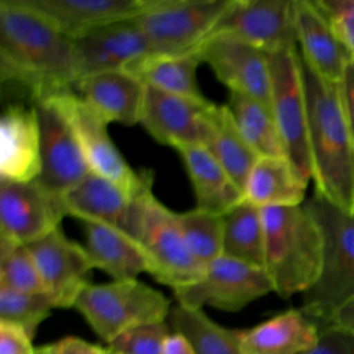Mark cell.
Masks as SVG:
<instances>
[{"label": "cell", "instance_id": "6da1fadb", "mask_svg": "<svg viewBox=\"0 0 354 354\" xmlns=\"http://www.w3.org/2000/svg\"><path fill=\"white\" fill-rule=\"evenodd\" d=\"M0 77L32 98L72 88L77 80L73 39L21 0L0 1Z\"/></svg>", "mask_w": 354, "mask_h": 354}, {"label": "cell", "instance_id": "7a4b0ae2", "mask_svg": "<svg viewBox=\"0 0 354 354\" xmlns=\"http://www.w3.org/2000/svg\"><path fill=\"white\" fill-rule=\"evenodd\" d=\"M301 68L314 192L354 216V140L342 108L339 83L324 80L303 59Z\"/></svg>", "mask_w": 354, "mask_h": 354}, {"label": "cell", "instance_id": "3957f363", "mask_svg": "<svg viewBox=\"0 0 354 354\" xmlns=\"http://www.w3.org/2000/svg\"><path fill=\"white\" fill-rule=\"evenodd\" d=\"M264 270L283 299L306 293L319 278L325 256L322 230L303 205L263 207Z\"/></svg>", "mask_w": 354, "mask_h": 354}, {"label": "cell", "instance_id": "277c9868", "mask_svg": "<svg viewBox=\"0 0 354 354\" xmlns=\"http://www.w3.org/2000/svg\"><path fill=\"white\" fill-rule=\"evenodd\" d=\"M153 173L144 170V180L133 194L126 232L138 241L149 260V272L171 290L201 279L205 268L192 257L176 212L153 194Z\"/></svg>", "mask_w": 354, "mask_h": 354}, {"label": "cell", "instance_id": "5b68a950", "mask_svg": "<svg viewBox=\"0 0 354 354\" xmlns=\"http://www.w3.org/2000/svg\"><path fill=\"white\" fill-rule=\"evenodd\" d=\"M304 205L318 221L325 256L318 281L303 293L301 310L324 329L330 314L354 296V216L314 192Z\"/></svg>", "mask_w": 354, "mask_h": 354}, {"label": "cell", "instance_id": "8992f818", "mask_svg": "<svg viewBox=\"0 0 354 354\" xmlns=\"http://www.w3.org/2000/svg\"><path fill=\"white\" fill-rule=\"evenodd\" d=\"M75 308L108 344L133 328L165 322L171 310L162 292L138 279L91 283Z\"/></svg>", "mask_w": 354, "mask_h": 354}, {"label": "cell", "instance_id": "52a82bcc", "mask_svg": "<svg viewBox=\"0 0 354 354\" xmlns=\"http://www.w3.org/2000/svg\"><path fill=\"white\" fill-rule=\"evenodd\" d=\"M230 0H152L136 18L151 55L199 51Z\"/></svg>", "mask_w": 354, "mask_h": 354}, {"label": "cell", "instance_id": "ba28073f", "mask_svg": "<svg viewBox=\"0 0 354 354\" xmlns=\"http://www.w3.org/2000/svg\"><path fill=\"white\" fill-rule=\"evenodd\" d=\"M270 109L286 158L310 181L313 178V167L308 147L307 101L301 58L297 47L270 54Z\"/></svg>", "mask_w": 354, "mask_h": 354}, {"label": "cell", "instance_id": "9c48e42d", "mask_svg": "<svg viewBox=\"0 0 354 354\" xmlns=\"http://www.w3.org/2000/svg\"><path fill=\"white\" fill-rule=\"evenodd\" d=\"M46 95L54 101L69 123L90 170L134 194L144 180L145 169L136 171L124 160L108 133L109 123L79 97L73 88Z\"/></svg>", "mask_w": 354, "mask_h": 354}, {"label": "cell", "instance_id": "30bf717a", "mask_svg": "<svg viewBox=\"0 0 354 354\" xmlns=\"http://www.w3.org/2000/svg\"><path fill=\"white\" fill-rule=\"evenodd\" d=\"M271 292L274 286L264 268L227 256L213 260L196 282L173 290L180 306L223 311H239Z\"/></svg>", "mask_w": 354, "mask_h": 354}, {"label": "cell", "instance_id": "8fae6325", "mask_svg": "<svg viewBox=\"0 0 354 354\" xmlns=\"http://www.w3.org/2000/svg\"><path fill=\"white\" fill-rule=\"evenodd\" d=\"M65 216L62 195L37 178L0 180V241L29 245L59 228Z\"/></svg>", "mask_w": 354, "mask_h": 354}, {"label": "cell", "instance_id": "7c38bea8", "mask_svg": "<svg viewBox=\"0 0 354 354\" xmlns=\"http://www.w3.org/2000/svg\"><path fill=\"white\" fill-rule=\"evenodd\" d=\"M214 35L235 37L267 54L296 48L295 0H230Z\"/></svg>", "mask_w": 354, "mask_h": 354}, {"label": "cell", "instance_id": "4fadbf2b", "mask_svg": "<svg viewBox=\"0 0 354 354\" xmlns=\"http://www.w3.org/2000/svg\"><path fill=\"white\" fill-rule=\"evenodd\" d=\"M40 126L41 170L37 180L64 195L91 170L69 123L48 95L32 98Z\"/></svg>", "mask_w": 354, "mask_h": 354}, {"label": "cell", "instance_id": "5bb4252c", "mask_svg": "<svg viewBox=\"0 0 354 354\" xmlns=\"http://www.w3.org/2000/svg\"><path fill=\"white\" fill-rule=\"evenodd\" d=\"M213 106L207 98L195 100L145 86L140 124L159 144L176 151L187 145H205Z\"/></svg>", "mask_w": 354, "mask_h": 354}, {"label": "cell", "instance_id": "9a60e30c", "mask_svg": "<svg viewBox=\"0 0 354 354\" xmlns=\"http://www.w3.org/2000/svg\"><path fill=\"white\" fill-rule=\"evenodd\" d=\"M26 246L54 308H75L82 292L91 285L94 267L86 248L68 238L61 228Z\"/></svg>", "mask_w": 354, "mask_h": 354}, {"label": "cell", "instance_id": "2e32d148", "mask_svg": "<svg viewBox=\"0 0 354 354\" xmlns=\"http://www.w3.org/2000/svg\"><path fill=\"white\" fill-rule=\"evenodd\" d=\"M199 53L202 61L230 91L248 95L270 106V54L225 35L207 37Z\"/></svg>", "mask_w": 354, "mask_h": 354}, {"label": "cell", "instance_id": "e0dca14e", "mask_svg": "<svg viewBox=\"0 0 354 354\" xmlns=\"http://www.w3.org/2000/svg\"><path fill=\"white\" fill-rule=\"evenodd\" d=\"M73 41L77 80L104 72L129 71L151 55L148 40L136 18L102 26Z\"/></svg>", "mask_w": 354, "mask_h": 354}, {"label": "cell", "instance_id": "ac0fdd59", "mask_svg": "<svg viewBox=\"0 0 354 354\" xmlns=\"http://www.w3.org/2000/svg\"><path fill=\"white\" fill-rule=\"evenodd\" d=\"M76 40L102 26L137 18L152 0H21Z\"/></svg>", "mask_w": 354, "mask_h": 354}, {"label": "cell", "instance_id": "d6986e66", "mask_svg": "<svg viewBox=\"0 0 354 354\" xmlns=\"http://www.w3.org/2000/svg\"><path fill=\"white\" fill-rule=\"evenodd\" d=\"M40 170L37 113L33 105L10 104L0 118V180L32 181Z\"/></svg>", "mask_w": 354, "mask_h": 354}, {"label": "cell", "instance_id": "ffe728a7", "mask_svg": "<svg viewBox=\"0 0 354 354\" xmlns=\"http://www.w3.org/2000/svg\"><path fill=\"white\" fill-rule=\"evenodd\" d=\"M72 88L108 123L134 126L141 120L145 86L127 71L86 76Z\"/></svg>", "mask_w": 354, "mask_h": 354}, {"label": "cell", "instance_id": "44dd1931", "mask_svg": "<svg viewBox=\"0 0 354 354\" xmlns=\"http://www.w3.org/2000/svg\"><path fill=\"white\" fill-rule=\"evenodd\" d=\"M295 26L301 59L319 77L337 84L350 54L315 0H295Z\"/></svg>", "mask_w": 354, "mask_h": 354}, {"label": "cell", "instance_id": "7402d4cb", "mask_svg": "<svg viewBox=\"0 0 354 354\" xmlns=\"http://www.w3.org/2000/svg\"><path fill=\"white\" fill-rule=\"evenodd\" d=\"M84 248L94 268L112 277V281L137 279L141 272H149V260L136 238L126 231L84 221Z\"/></svg>", "mask_w": 354, "mask_h": 354}, {"label": "cell", "instance_id": "603a6c76", "mask_svg": "<svg viewBox=\"0 0 354 354\" xmlns=\"http://www.w3.org/2000/svg\"><path fill=\"white\" fill-rule=\"evenodd\" d=\"M321 336L318 324L301 308H290L243 329L246 354H308Z\"/></svg>", "mask_w": 354, "mask_h": 354}, {"label": "cell", "instance_id": "cb8c5ba5", "mask_svg": "<svg viewBox=\"0 0 354 354\" xmlns=\"http://www.w3.org/2000/svg\"><path fill=\"white\" fill-rule=\"evenodd\" d=\"M62 198L68 216L126 231L133 194L109 178L91 171Z\"/></svg>", "mask_w": 354, "mask_h": 354}, {"label": "cell", "instance_id": "d4e9b609", "mask_svg": "<svg viewBox=\"0 0 354 354\" xmlns=\"http://www.w3.org/2000/svg\"><path fill=\"white\" fill-rule=\"evenodd\" d=\"M177 152L195 194V207L225 214L245 199L243 191L205 145H187Z\"/></svg>", "mask_w": 354, "mask_h": 354}, {"label": "cell", "instance_id": "484cf974", "mask_svg": "<svg viewBox=\"0 0 354 354\" xmlns=\"http://www.w3.org/2000/svg\"><path fill=\"white\" fill-rule=\"evenodd\" d=\"M308 181L286 156H261L252 167L243 198L257 207H282L304 203Z\"/></svg>", "mask_w": 354, "mask_h": 354}, {"label": "cell", "instance_id": "4316f807", "mask_svg": "<svg viewBox=\"0 0 354 354\" xmlns=\"http://www.w3.org/2000/svg\"><path fill=\"white\" fill-rule=\"evenodd\" d=\"M201 62L203 61L199 51L177 55H147L127 72L138 77L147 87L188 98L206 100L196 77Z\"/></svg>", "mask_w": 354, "mask_h": 354}, {"label": "cell", "instance_id": "83f0119b", "mask_svg": "<svg viewBox=\"0 0 354 354\" xmlns=\"http://www.w3.org/2000/svg\"><path fill=\"white\" fill-rule=\"evenodd\" d=\"M205 147L243 191L248 176L260 156L239 131L227 105L214 104Z\"/></svg>", "mask_w": 354, "mask_h": 354}, {"label": "cell", "instance_id": "f1b7e54d", "mask_svg": "<svg viewBox=\"0 0 354 354\" xmlns=\"http://www.w3.org/2000/svg\"><path fill=\"white\" fill-rule=\"evenodd\" d=\"M170 324L191 344L195 354H246L243 329L218 325L202 308L177 304L170 310Z\"/></svg>", "mask_w": 354, "mask_h": 354}, {"label": "cell", "instance_id": "f546056e", "mask_svg": "<svg viewBox=\"0 0 354 354\" xmlns=\"http://www.w3.org/2000/svg\"><path fill=\"white\" fill-rule=\"evenodd\" d=\"M223 256L264 268L261 209L246 199L224 214Z\"/></svg>", "mask_w": 354, "mask_h": 354}, {"label": "cell", "instance_id": "4dcf8cb0", "mask_svg": "<svg viewBox=\"0 0 354 354\" xmlns=\"http://www.w3.org/2000/svg\"><path fill=\"white\" fill-rule=\"evenodd\" d=\"M245 140L261 156H286L270 106L248 95L230 91L225 104Z\"/></svg>", "mask_w": 354, "mask_h": 354}, {"label": "cell", "instance_id": "1f68e13d", "mask_svg": "<svg viewBox=\"0 0 354 354\" xmlns=\"http://www.w3.org/2000/svg\"><path fill=\"white\" fill-rule=\"evenodd\" d=\"M177 224L184 241L199 266L206 268L213 260L223 256L224 214L194 207L176 212Z\"/></svg>", "mask_w": 354, "mask_h": 354}, {"label": "cell", "instance_id": "d6a6232c", "mask_svg": "<svg viewBox=\"0 0 354 354\" xmlns=\"http://www.w3.org/2000/svg\"><path fill=\"white\" fill-rule=\"evenodd\" d=\"M0 286L26 293H46L36 261L26 245L0 241Z\"/></svg>", "mask_w": 354, "mask_h": 354}, {"label": "cell", "instance_id": "836d02e7", "mask_svg": "<svg viewBox=\"0 0 354 354\" xmlns=\"http://www.w3.org/2000/svg\"><path fill=\"white\" fill-rule=\"evenodd\" d=\"M53 308L47 293L17 292L0 286V321L22 328L32 339Z\"/></svg>", "mask_w": 354, "mask_h": 354}, {"label": "cell", "instance_id": "e575fe53", "mask_svg": "<svg viewBox=\"0 0 354 354\" xmlns=\"http://www.w3.org/2000/svg\"><path fill=\"white\" fill-rule=\"evenodd\" d=\"M169 336L166 322L142 325L118 336L109 348L118 354H163Z\"/></svg>", "mask_w": 354, "mask_h": 354}, {"label": "cell", "instance_id": "d590c367", "mask_svg": "<svg viewBox=\"0 0 354 354\" xmlns=\"http://www.w3.org/2000/svg\"><path fill=\"white\" fill-rule=\"evenodd\" d=\"M315 3L343 47L350 55L354 54V0H315Z\"/></svg>", "mask_w": 354, "mask_h": 354}, {"label": "cell", "instance_id": "8d00e7d4", "mask_svg": "<svg viewBox=\"0 0 354 354\" xmlns=\"http://www.w3.org/2000/svg\"><path fill=\"white\" fill-rule=\"evenodd\" d=\"M0 354H36V348L22 328L0 321Z\"/></svg>", "mask_w": 354, "mask_h": 354}, {"label": "cell", "instance_id": "74e56055", "mask_svg": "<svg viewBox=\"0 0 354 354\" xmlns=\"http://www.w3.org/2000/svg\"><path fill=\"white\" fill-rule=\"evenodd\" d=\"M308 354H354V337L332 328L321 330L318 344Z\"/></svg>", "mask_w": 354, "mask_h": 354}, {"label": "cell", "instance_id": "f35d334b", "mask_svg": "<svg viewBox=\"0 0 354 354\" xmlns=\"http://www.w3.org/2000/svg\"><path fill=\"white\" fill-rule=\"evenodd\" d=\"M46 354H115L109 347L86 342L76 336H65L44 346Z\"/></svg>", "mask_w": 354, "mask_h": 354}, {"label": "cell", "instance_id": "ab89813d", "mask_svg": "<svg viewBox=\"0 0 354 354\" xmlns=\"http://www.w3.org/2000/svg\"><path fill=\"white\" fill-rule=\"evenodd\" d=\"M337 86L342 108L354 140V54L348 57Z\"/></svg>", "mask_w": 354, "mask_h": 354}, {"label": "cell", "instance_id": "60d3db41", "mask_svg": "<svg viewBox=\"0 0 354 354\" xmlns=\"http://www.w3.org/2000/svg\"><path fill=\"white\" fill-rule=\"evenodd\" d=\"M325 328H332L354 337V296L342 303L330 314Z\"/></svg>", "mask_w": 354, "mask_h": 354}, {"label": "cell", "instance_id": "b9f144b4", "mask_svg": "<svg viewBox=\"0 0 354 354\" xmlns=\"http://www.w3.org/2000/svg\"><path fill=\"white\" fill-rule=\"evenodd\" d=\"M163 354H195V351L184 336L174 332L169 336Z\"/></svg>", "mask_w": 354, "mask_h": 354}, {"label": "cell", "instance_id": "7bdbcfd3", "mask_svg": "<svg viewBox=\"0 0 354 354\" xmlns=\"http://www.w3.org/2000/svg\"><path fill=\"white\" fill-rule=\"evenodd\" d=\"M36 354H46V351H44V346L37 347V348H36Z\"/></svg>", "mask_w": 354, "mask_h": 354}, {"label": "cell", "instance_id": "ee69618b", "mask_svg": "<svg viewBox=\"0 0 354 354\" xmlns=\"http://www.w3.org/2000/svg\"><path fill=\"white\" fill-rule=\"evenodd\" d=\"M115 354H118V353H115Z\"/></svg>", "mask_w": 354, "mask_h": 354}]
</instances>
